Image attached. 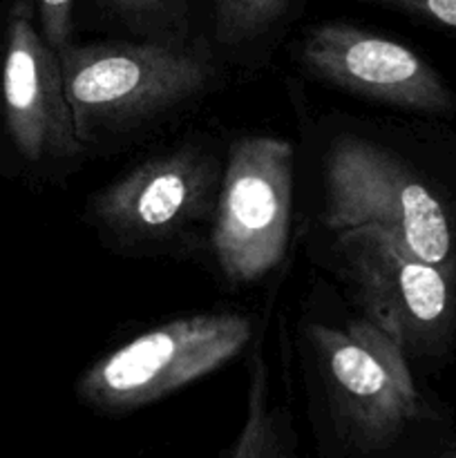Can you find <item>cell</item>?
Here are the masks:
<instances>
[{
    "label": "cell",
    "instance_id": "1",
    "mask_svg": "<svg viewBox=\"0 0 456 458\" xmlns=\"http://www.w3.org/2000/svg\"><path fill=\"white\" fill-rule=\"evenodd\" d=\"M326 231L378 224L420 259L456 268V132L331 116L316 134Z\"/></svg>",
    "mask_w": 456,
    "mask_h": 458
},
{
    "label": "cell",
    "instance_id": "2",
    "mask_svg": "<svg viewBox=\"0 0 456 458\" xmlns=\"http://www.w3.org/2000/svg\"><path fill=\"white\" fill-rule=\"evenodd\" d=\"M302 367L325 454H387L416 425L438 420L401 344L367 318L344 325L308 322Z\"/></svg>",
    "mask_w": 456,
    "mask_h": 458
},
{
    "label": "cell",
    "instance_id": "3",
    "mask_svg": "<svg viewBox=\"0 0 456 458\" xmlns=\"http://www.w3.org/2000/svg\"><path fill=\"white\" fill-rule=\"evenodd\" d=\"M76 137L83 150L143 132L199 101L219 81L206 38L192 43L101 40L58 52Z\"/></svg>",
    "mask_w": 456,
    "mask_h": 458
},
{
    "label": "cell",
    "instance_id": "4",
    "mask_svg": "<svg viewBox=\"0 0 456 458\" xmlns=\"http://www.w3.org/2000/svg\"><path fill=\"white\" fill-rule=\"evenodd\" d=\"M329 264L360 316L410 360L443 362L456 352V268L420 259L378 224L335 231Z\"/></svg>",
    "mask_w": 456,
    "mask_h": 458
},
{
    "label": "cell",
    "instance_id": "5",
    "mask_svg": "<svg viewBox=\"0 0 456 458\" xmlns=\"http://www.w3.org/2000/svg\"><path fill=\"white\" fill-rule=\"evenodd\" d=\"M222 170L224 159L208 141L188 139L94 192L85 217L114 253L174 255L213 224Z\"/></svg>",
    "mask_w": 456,
    "mask_h": 458
},
{
    "label": "cell",
    "instance_id": "6",
    "mask_svg": "<svg viewBox=\"0 0 456 458\" xmlns=\"http://www.w3.org/2000/svg\"><path fill=\"white\" fill-rule=\"evenodd\" d=\"M85 155L72 119L58 52L31 9L9 3L0 22V173L54 182Z\"/></svg>",
    "mask_w": 456,
    "mask_h": 458
},
{
    "label": "cell",
    "instance_id": "7",
    "mask_svg": "<svg viewBox=\"0 0 456 458\" xmlns=\"http://www.w3.org/2000/svg\"><path fill=\"white\" fill-rule=\"evenodd\" d=\"M250 334L253 322L237 311L164 322L89 365L76 394L103 414L141 410L217 371L246 347Z\"/></svg>",
    "mask_w": 456,
    "mask_h": 458
},
{
    "label": "cell",
    "instance_id": "8",
    "mask_svg": "<svg viewBox=\"0 0 456 458\" xmlns=\"http://www.w3.org/2000/svg\"><path fill=\"white\" fill-rule=\"evenodd\" d=\"M295 150L273 134L228 146L210 224V249L232 284H253L284 259L293 213Z\"/></svg>",
    "mask_w": 456,
    "mask_h": 458
},
{
    "label": "cell",
    "instance_id": "9",
    "mask_svg": "<svg viewBox=\"0 0 456 458\" xmlns=\"http://www.w3.org/2000/svg\"><path fill=\"white\" fill-rule=\"evenodd\" d=\"M293 54L304 74L351 97L429 119L456 114L454 89L427 58L367 27L317 22L304 31Z\"/></svg>",
    "mask_w": 456,
    "mask_h": 458
},
{
    "label": "cell",
    "instance_id": "10",
    "mask_svg": "<svg viewBox=\"0 0 456 458\" xmlns=\"http://www.w3.org/2000/svg\"><path fill=\"white\" fill-rule=\"evenodd\" d=\"M110 22L134 40L192 43L201 36L192 25L188 0H97Z\"/></svg>",
    "mask_w": 456,
    "mask_h": 458
},
{
    "label": "cell",
    "instance_id": "11",
    "mask_svg": "<svg viewBox=\"0 0 456 458\" xmlns=\"http://www.w3.org/2000/svg\"><path fill=\"white\" fill-rule=\"evenodd\" d=\"M250 394L249 416L240 437L232 447L224 452L228 458H280L295 454V438L291 434L289 419H282L280 411H268V383L266 365L262 356L255 353L250 362Z\"/></svg>",
    "mask_w": 456,
    "mask_h": 458
},
{
    "label": "cell",
    "instance_id": "12",
    "mask_svg": "<svg viewBox=\"0 0 456 458\" xmlns=\"http://www.w3.org/2000/svg\"><path fill=\"white\" fill-rule=\"evenodd\" d=\"M293 0H210L213 38L219 49L246 52L284 22Z\"/></svg>",
    "mask_w": 456,
    "mask_h": 458
},
{
    "label": "cell",
    "instance_id": "13",
    "mask_svg": "<svg viewBox=\"0 0 456 458\" xmlns=\"http://www.w3.org/2000/svg\"><path fill=\"white\" fill-rule=\"evenodd\" d=\"M9 3H22L31 9L36 25L40 27L47 43L56 52H61L72 40V13H74V0H7Z\"/></svg>",
    "mask_w": 456,
    "mask_h": 458
},
{
    "label": "cell",
    "instance_id": "14",
    "mask_svg": "<svg viewBox=\"0 0 456 458\" xmlns=\"http://www.w3.org/2000/svg\"><path fill=\"white\" fill-rule=\"evenodd\" d=\"M432 27L456 31V0H365Z\"/></svg>",
    "mask_w": 456,
    "mask_h": 458
}]
</instances>
